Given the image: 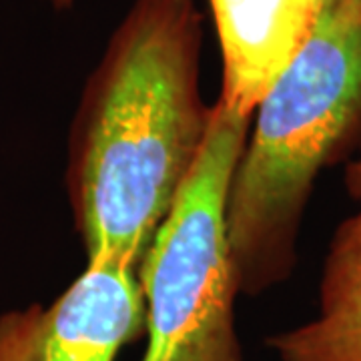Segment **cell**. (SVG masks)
Instances as JSON below:
<instances>
[{"instance_id":"cell-1","label":"cell","mask_w":361,"mask_h":361,"mask_svg":"<svg viewBox=\"0 0 361 361\" xmlns=\"http://www.w3.org/2000/svg\"><path fill=\"white\" fill-rule=\"evenodd\" d=\"M203 16L193 0H135L85 82L66 195L87 265L139 271L205 147Z\"/></svg>"},{"instance_id":"cell-2","label":"cell","mask_w":361,"mask_h":361,"mask_svg":"<svg viewBox=\"0 0 361 361\" xmlns=\"http://www.w3.org/2000/svg\"><path fill=\"white\" fill-rule=\"evenodd\" d=\"M227 195L239 293L295 269L315 180L361 147V0H323L310 40L255 109Z\"/></svg>"},{"instance_id":"cell-3","label":"cell","mask_w":361,"mask_h":361,"mask_svg":"<svg viewBox=\"0 0 361 361\" xmlns=\"http://www.w3.org/2000/svg\"><path fill=\"white\" fill-rule=\"evenodd\" d=\"M249 127L251 116L213 104L201 157L137 271L147 323L141 361H243L227 195Z\"/></svg>"},{"instance_id":"cell-4","label":"cell","mask_w":361,"mask_h":361,"mask_svg":"<svg viewBox=\"0 0 361 361\" xmlns=\"http://www.w3.org/2000/svg\"><path fill=\"white\" fill-rule=\"evenodd\" d=\"M145 329L137 269L87 265L51 305L0 317V361H115Z\"/></svg>"},{"instance_id":"cell-5","label":"cell","mask_w":361,"mask_h":361,"mask_svg":"<svg viewBox=\"0 0 361 361\" xmlns=\"http://www.w3.org/2000/svg\"><path fill=\"white\" fill-rule=\"evenodd\" d=\"M323 0H209L223 61L219 101L251 116L310 40Z\"/></svg>"},{"instance_id":"cell-6","label":"cell","mask_w":361,"mask_h":361,"mask_svg":"<svg viewBox=\"0 0 361 361\" xmlns=\"http://www.w3.org/2000/svg\"><path fill=\"white\" fill-rule=\"evenodd\" d=\"M267 345L281 361H361V209L334 233L317 317L269 337Z\"/></svg>"},{"instance_id":"cell-7","label":"cell","mask_w":361,"mask_h":361,"mask_svg":"<svg viewBox=\"0 0 361 361\" xmlns=\"http://www.w3.org/2000/svg\"><path fill=\"white\" fill-rule=\"evenodd\" d=\"M345 191L351 199L361 203V147L357 157H353L345 167Z\"/></svg>"},{"instance_id":"cell-8","label":"cell","mask_w":361,"mask_h":361,"mask_svg":"<svg viewBox=\"0 0 361 361\" xmlns=\"http://www.w3.org/2000/svg\"><path fill=\"white\" fill-rule=\"evenodd\" d=\"M49 2L52 4V8H56V11H66V8L73 6L75 0H49Z\"/></svg>"}]
</instances>
